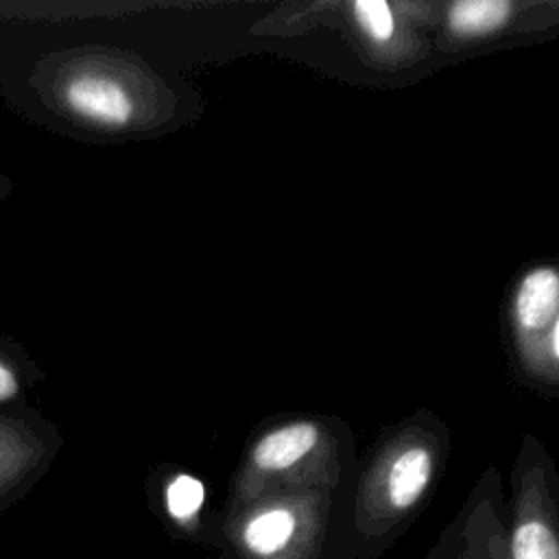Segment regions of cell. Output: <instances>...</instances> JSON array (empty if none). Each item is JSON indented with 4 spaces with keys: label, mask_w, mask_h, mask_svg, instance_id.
Returning a JSON list of instances; mask_svg holds the SVG:
<instances>
[{
    "label": "cell",
    "mask_w": 559,
    "mask_h": 559,
    "mask_svg": "<svg viewBox=\"0 0 559 559\" xmlns=\"http://www.w3.org/2000/svg\"><path fill=\"white\" fill-rule=\"evenodd\" d=\"M164 502H166L168 515L175 522L188 526L201 513V507L205 502V487L199 478L190 474H177L166 487Z\"/></svg>",
    "instance_id": "cell-10"
},
{
    "label": "cell",
    "mask_w": 559,
    "mask_h": 559,
    "mask_svg": "<svg viewBox=\"0 0 559 559\" xmlns=\"http://www.w3.org/2000/svg\"><path fill=\"white\" fill-rule=\"evenodd\" d=\"M319 441L312 421H293L264 435L251 450V463L260 472H284L306 459Z\"/></svg>",
    "instance_id": "cell-6"
},
{
    "label": "cell",
    "mask_w": 559,
    "mask_h": 559,
    "mask_svg": "<svg viewBox=\"0 0 559 559\" xmlns=\"http://www.w3.org/2000/svg\"><path fill=\"white\" fill-rule=\"evenodd\" d=\"M55 443L52 426L35 408L0 411V513L44 474Z\"/></svg>",
    "instance_id": "cell-2"
},
{
    "label": "cell",
    "mask_w": 559,
    "mask_h": 559,
    "mask_svg": "<svg viewBox=\"0 0 559 559\" xmlns=\"http://www.w3.org/2000/svg\"><path fill=\"white\" fill-rule=\"evenodd\" d=\"M435 472L432 452L421 445L404 448L389 463L382 478V515L402 518L424 498Z\"/></svg>",
    "instance_id": "cell-4"
},
{
    "label": "cell",
    "mask_w": 559,
    "mask_h": 559,
    "mask_svg": "<svg viewBox=\"0 0 559 559\" xmlns=\"http://www.w3.org/2000/svg\"><path fill=\"white\" fill-rule=\"evenodd\" d=\"M39 100L68 120L120 129L131 122L135 100L107 63L87 57L44 59L26 79Z\"/></svg>",
    "instance_id": "cell-1"
},
{
    "label": "cell",
    "mask_w": 559,
    "mask_h": 559,
    "mask_svg": "<svg viewBox=\"0 0 559 559\" xmlns=\"http://www.w3.org/2000/svg\"><path fill=\"white\" fill-rule=\"evenodd\" d=\"M13 190H15L13 179H11L7 173H2V170H0V203H2V201H7V199L13 194Z\"/></svg>",
    "instance_id": "cell-12"
},
{
    "label": "cell",
    "mask_w": 559,
    "mask_h": 559,
    "mask_svg": "<svg viewBox=\"0 0 559 559\" xmlns=\"http://www.w3.org/2000/svg\"><path fill=\"white\" fill-rule=\"evenodd\" d=\"M41 371L28 352L0 332V411L26 404V393L39 382Z\"/></svg>",
    "instance_id": "cell-7"
},
{
    "label": "cell",
    "mask_w": 559,
    "mask_h": 559,
    "mask_svg": "<svg viewBox=\"0 0 559 559\" xmlns=\"http://www.w3.org/2000/svg\"><path fill=\"white\" fill-rule=\"evenodd\" d=\"M515 321L524 332H544L557 325L559 275L552 266L528 271L515 293Z\"/></svg>",
    "instance_id": "cell-5"
},
{
    "label": "cell",
    "mask_w": 559,
    "mask_h": 559,
    "mask_svg": "<svg viewBox=\"0 0 559 559\" xmlns=\"http://www.w3.org/2000/svg\"><path fill=\"white\" fill-rule=\"evenodd\" d=\"M507 0H461L450 7V28L463 37H478L500 28L511 15Z\"/></svg>",
    "instance_id": "cell-8"
},
{
    "label": "cell",
    "mask_w": 559,
    "mask_h": 559,
    "mask_svg": "<svg viewBox=\"0 0 559 559\" xmlns=\"http://www.w3.org/2000/svg\"><path fill=\"white\" fill-rule=\"evenodd\" d=\"M352 9L356 22L373 41H389L393 37V13L384 0H358Z\"/></svg>",
    "instance_id": "cell-11"
},
{
    "label": "cell",
    "mask_w": 559,
    "mask_h": 559,
    "mask_svg": "<svg viewBox=\"0 0 559 559\" xmlns=\"http://www.w3.org/2000/svg\"><path fill=\"white\" fill-rule=\"evenodd\" d=\"M430 559H509L507 533L491 528L472 533V528H465L454 542H439Z\"/></svg>",
    "instance_id": "cell-9"
},
{
    "label": "cell",
    "mask_w": 559,
    "mask_h": 559,
    "mask_svg": "<svg viewBox=\"0 0 559 559\" xmlns=\"http://www.w3.org/2000/svg\"><path fill=\"white\" fill-rule=\"evenodd\" d=\"M223 548L227 559H319L328 552V544L308 533L301 513L282 502L245 515Z\"/></svg>",
    "instance_id": "cell-3"
}]
</instances>
